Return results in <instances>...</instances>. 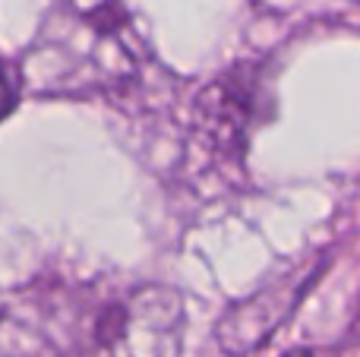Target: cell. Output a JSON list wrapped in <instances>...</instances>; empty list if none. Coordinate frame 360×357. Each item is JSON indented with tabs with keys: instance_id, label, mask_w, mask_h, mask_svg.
I'll return each mask as SVG.
<instances>
[{
	"instance_id": "cell-1",
	"label": "cell",
	"mask_w": 360,
	"mask_h": 357,
	"mask_svg": "<svg viewBox=\"0 0 360 357\" xmlns=\"http://www.w3.org/2000/svg\"><path fill=\"white\" fill-rule=\"evenodd\" d=\"M184 297L168 285L38 282L0 320L6 357H177Z\"/></svg>"
},
{
	"instance_id": "cell-2",
	"label": "cell",
	"mask_w": 360,
	"mask_h": 357,
	"mask_svg": "<svg viewBox=\"0 0 360 357\" xmlns=\"http://www.w3.org/2000/svg\"><path fill=\"white\" fill-rule=\"evenodd\" d=\"M136 41L117 0H57L29 54L32 82L51 92H79L136 73Z\"/></svg>"
},
{
	"instance_id": "cell-3",
	"label": "cell",
	"mask_w": 360,
	"mask_h": 357,
	"mask_svg": "<svg viewBox=\"0 0 360 357\" xmlns=\"http://www.w3.org/2000/svg\"><path fill=\"white\" fill-rule=\"evenodd\" d=\"M319 272H323V257H307L300 263L288 266L278 278L256 288L250 297L234 301L218 320V348L231 357H247L259 351L291 320V313L304 301V294L316 285Z\"/></svg>"
},
{
	"instance_id": "cell-4",
	"label": "cell",
	"mask_w": 360,
	"mask_h": 357,
	"mask_svg": "<svg viewBox=\"0 0 360 357\" xmlns=\"http://www.w3.org/2000/svg\"><path fill=\"white\" fill-rule=\"evenodd\" d=\"M16 98H19V73L10 63L0 60V120L13 111Z\"/></svg>"
},
{
	"instance_id": "cell-5",
	"label": "cell",
	"mask_w": 360,
	"mask_h": 357,
	"mask_svg": "<svg viewBox=\"0 0 360 357\" xmlns=\"http://www.w3.org/2000/svg\"><path fill=\"white\" fill-rule=\"evenodd\" d=\"M338 357H360V320L348 329V335H345L342 348H338Z\"/></svg>"
},
{
	"instance_id": "cell-6",
	"label": "cell",
	"mask_w": 360,
	"mask_h": 357,
	"mask_svg": "<svg viewBox=\"0 0 360 357\" xmlns=\"http://www.w3.org/2000/svg\"><path fill=\"white\" fill-rule=\"evenodd\" d=\"M288 357H313V354H307V351H294V354H288Z\"/></svg>"
}]
</instances>
